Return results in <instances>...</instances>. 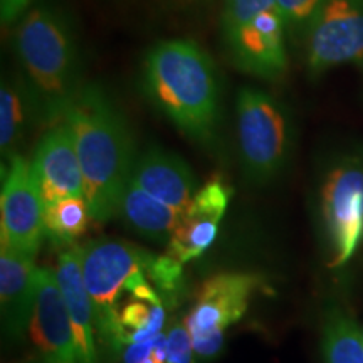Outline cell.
Listing matches in <instances>:
<instances>
[{
  "label": "cell",
  "mask_w": 363,
  "mask_h": 363,
  "mask_svg": "<svg viewBox=\"0 0 363 363\" xmlns=\"http://www.w3.org/2000/svg\"><path fill=\"white\" fill-rule=\"evenodd\" d=\"M239 155L249 179L264 184L284 167L291 145L288 113L271 94L242 88L235 101Z\"/></svg>",
  "instance_id": "5"
},
{
  "label": "cell",
  "mask_w": 363,
  "mask_h": 363,
  "mask_svg": "<svg viewBox=\"0 0 363 363\" xmlns=\"http://www.w3.org/2000/svg\"><path fill=\"white\" fill-rule=\"evenodd\" d=\"M118 217L142 238L158 244H169L180 212L130 182L121 199Z\"/></svg>",
  "instance_id": "17"
},
{
  "label": "cell",
  "mask_w": 363,
  "mask_h": 363,
  "mask_svg": "<svg viewBox=\"0 0 363 363\" xmlns=\"http://www.w3.org/2000/svg\"><path fill=\"white\" fill-rule=\"evenodd\" d=\"M326 363H363V333L342 308H330L323 323Z\"/></svg>",
  "instance_id": "19"
},
{
  "label": "cell",
  "mask_w": 363,
  "mask_h": 363,
  "mask_svg": "<svg viewBox=\"0 0 363 363\" xmlns=\"http://www.w3.org/2000/svg\"><path fill=\"white\" fill-rule=\"evenodd\" d=\"M35 257L0 244V306L2 331L9 340H22L29 330L38 286Z\"/></svg>",
  "instance_id": "15"
},
{
  "label": "cell",
  "mask_w": 363,
  "mask_h": 363,
  "mask_svg": "<svg viewBox=\"0 0 363 363\" xmlns=\"http://www.w3.org/2000/svg\"><path fill=\"white\" fill-rule=\"evenodd\" d=\"M89 220L84 195L61 199L44 207V235L56 244H72L88 230Z\"/></svg>",
  "instance_id": "21"
},
{
  "label": "cell",
  "mask_w": 363,
  "mask_h": 363,
  "mask_svg": "<svg viewBox=\"0 0 363 363\" xmlns=\"http://www.w3.org/2000/svg\"><path fill=\"white\" fill-rule=\"evenodd\" d=\"M35 0H0V21L4 26H12L19 22L30 9Z\"/></svg>",
  "instance_id": "26"
},
{
  "label": "cell",
  "mask_w": 363,
  "mask_h": 363,
  "mask_svg": "<svg viewBox=\"0 0 363 363\" xmlns=\"http://www.w3.org/2000/svg\"><path fill=\"white\" fill-rule=\"evenodd\" d=\"M184 264L175 261L174 257L165 256L157 257L152 267L148 269L150 283L155 286L158 294H174L180 289L182 278H184Z\"/></svg>",
  "instance_id": "24"
},
{
  "label": "cell",
  "mask_w": 363,
  "mask_h": 363,
  "mask_svg": "<svg viewBox=\"0 0 363 363\" xmlns=\"http://www.w3.org/2000/svg\"><path fill=\"white\" fill-rule=\"evenodd\" d=\"M261 286L262 278L252 272H220L202 284L194 308L185 316L194 355L199 360L207 362L219 355L227 328L246 315Z\"/></svg>",
  "instance_id": "6"
},
{
  "label": "cell",
  "mask_w": 363,
  "mask_h": 363,
  "mask_svg": "<svg viewBox=\"0 0 363 363\" xmlns=\"http://www.w3.org/2000/svg\"><path fill=\"white\" fill-rule=\"evenodd\" d=\"M62 120L69 125L83 172L91 219L104 224L120 214L136 152L125 116L99 86H83Z\"/></svg>",
  "instance_id": "1"
},
{
  "label": "cell",
  "mask_w": 363,
  "mask_h": 363,
  "mask_svg": "<svg viewBox=\"0 0 363 363\" xmlns=\"http://www.w3.org/2000/svg\"><path fill=\"white\" fill-rule=\"evenodd\" d=\"M278 0H224L222 9V39L251 22L262 12L276 11Z\"/></svg>",
  "instance_id": "22"
},
{
  "label": "cell",
  "mask_w": 363,
  "mask_h": 363,
  "mask_svg": "<svg viewBox=\"0 0 363 363\" xmlns=\"http://www.w3.org/2000/svg\"><path fill=\"white\" fill-rule=\"evenodd\" d=\"M165 345H167V337L165 335H162V337L155 342V347H153L150 357L143 363H167Z\"/></svg>",
  "instance_id": "28"
},
{
  "label": "cell",
  "mask_w": 363,
  "mask_h": 363,
  "mask_svg": "<svg viewBox=\"0 0 363 363\" xmlns=\"http://www.w3.org/2000/svg\"><path fill=\"white\" fill-rule=\"evenodd\" d=\"M16 52L40 115L59 123L83 88L74 27L61 9L35 4L16 29Z\"/></svg>",
  "instance_id": "3"
},
{
  "label": "cell",
  "mask_w": 363,
  "mask_h": 363,
  "mask_svg": "<svg viewBox=\"0 0 363 363\" xmlns=\"http://www.w3.org/2000/svg\"><path fill=\"white\" fill-rule=\"evenodd\" d=\"M155 342L125 345L121 358H123L125 363H143L150 357V353H152L153 347H155Z\"/></svg>",
  "instance_id": "27"
},
{
  "label": "cell",
  "mask_w": 363,
  "mask_h": 363,
  "mask_svg": "<svg viewBox=\"0 0 363 363\" xmlns=\"http://www.w3.org/2000/svg\"><path fill=\"white\" fill-rule=\"evenodd\" d=\"M142 84L152 101L194 142L212 143L220 120V84L214 61L194 40H162L147 52Z\"/></svg>",
  "instance_id": "2"
},
{
  "label": "cell",
  "mask_w": 363,
  "mask_h": 363,
  "mask_svg": "<svg viewBox=\"0 0 363 363\" xmlns=\"http://www.w3.org/2000/svg\"><path fill=\"white\" fill-rule=\"evenodd\" d=\"M44 235V203L24 157L9 158L0 197V244L35 257Z\"/></svg>",
  "instance_id": "8"
},
{
  "label": "cell",
  "mask_w": 363,
  "mask_h": 363,
  "mask_svg": "<svg viewBox=\"0 0 363 363\" xmlns=\"http://www.w3.org/2000/svg\"><path fill=\"white\" fill-rule=\"evenodd\" d=\"M165 345V357L167 363H192V340H190L187 326L174 325L170 328Z\"/></svg>",
  "instance_id": "25"
},
{
  "label": "cell",
  "mask_w": 363,
  "mask_h": 363,
  "mask_svg": "<svg viewBox=\"0 0 363 363\" xmlns=\"http://www.w3.org/2000/svg\"><path fill=\"white\" fill-rule=\"evenodd\" d=\"M323 219L330 240L328 267L347 264L363 240V169L340 165L326 177L321 192Z\"/></svg>",
  "instance_id": "9"
},
{
  "label": "cell",
  "mask_w": 363,
  "mask_h": 363,
  "mask_svg": "<svg viewBox=\"0 0 363 363\" xmlns=\"http://www.w3.org/2000/svg\"><path fill=\"white\" fill-rule=\"evenodd\" d=\"M321 4L323 0H278L286 29L306 35Z\"/></svg>",
  "instance_id": "23"
},
{
  "label": "cell",
  "mask_w": 363,
  "mask_h": 363,
  "mask_svg": "<svg viewBox=\"0 0 363 363\" xmlns=\"http://www.w3.org/2000/svg\"><path fill=\"white\" fill-rule=\"evenodd\" d=\"M157 256L121 239H94L81 246V271L93 306L99 348L110 362L123 353L118 299L135 274L148 271Z\"/></svg>",
  "instance_id": "4"
},
{
  "label": "cell",
  "mask_w": 363,
  "mask_h": 363,
  "mask_svg": "<svg viewBox=\"0 0 363 363\" xmlns=\"http://www.w3.org/2000/svg\"><path fill=\"white\" fill-rule=\"evenodd\" d=\"M130 182L180 214L199 190L189 163L155 145L136 155Z\"/></svg>",
  "instance_id": "14"
},
{
  "label": "cell",
  "mask_w": 363,
  "mask_h": 363,
  "mask_svg": "<svg viewBox=\"0 0 363 363\" xmlns=\"http://www.w3.org/2000/svg\"><path fill=\"white\" fill-rule=\"evenodd\" d=\"M286 22L279 9L254 17L251 22L224 39L230 59L240 71L274 79L288 67Z\"/></svg>",
  "instance_id": "13"
},
{
  "label": "cell",
  "mask_w": 363,
  "mask_h": 363,
  "mask_svg": "<svg viewBox=\"0 0 363 363\" xmlns=\"http://www.w3.org/2000/svg\"><path fill=\"white\" fill-rule=\"evenodd\" d=\"M34 113H40V108L26 78H4L0 88V147L4 155H13L12 150L24 136Z\"/></svg>",
  "instance_id": "18"
},
{
  "label": "cell",
  "mask_w": 363,
  "mask_h": 363,
  "mask_svg": "<svg viewBox=\"0 0 363 363\" xmlns=\"http://www.w3.org/2000/svg\"><path fill=\"white\" fill-rule=\"evenodd\" d=\"M29 333L38 363H79L71 318L59 289L56 269L38 267Z\"/></svg>",
  "instance_id": "10"
},
{
  "label": "cell",
  "mask_w": 363,
  "mask_h": 363,
  "mask_svg": "<svg viewBox=\"0 0 363 363\" xmlns=\"http://www.w3.org/2000/svg\"><path fill=\"white\" fill-rule=\"evenodd\" d=\"M123 345L150 343L162 337L165 325V306L162 301L136 298L130 294V301L118 310Z\"/></svg>",
  "instance_id": "20"
},
{
  "label": "cell",
  "mask_w": 363,
  "mask_h": 363,
  "mask_svg": "<svg viewBox=\"0 0 363 363\" xmlns=\"http://www.w3.org/2000/svg\"><path fill=\"white\" fill-rule=\"evenodd\" d=\"M230 197L233 189L220 177H214L202 185L182 211L167 244V254L180 264L202 256L214 244Z\"/></svg>",
  "instance_id": "11"
},
{
  "label": "cell",
  "mask_w": 363,
  "mask_h": 363,
  "mask_svg": "<svg viewBox=\"0 0 363 363\" xmlns=\"http://www.w3.org/2000/svg\"><path fill=\"white\" fill-rule=\"evenodd\" d=\"M305 39L313 74L363 65V0H323Z\"/></svg>",
  "instance_id": "7"
},
{
  "label": "cell",
  "mask_w": 363,
  "mask_h": 363,
  "mask_svg": "<svg viewBox=\"0 0 363 363\" xmlns=\"http://www.w3.org/2000/svg\"><path fill=\"white\" fill-rule=\"evenodd\" d=\"M57 284L71 318L79 363H101L93 306L81 271V246H71L57 256Z\"/></svg>",
  "instance_id": "16"
},
{
  "label": "cell",
  "mask_w": 363,
  "mask_h": 363,
  "mask_svg": "<svg viewBox=\"0 0 363 363\" xmlns=\"http://www.w3.org/2000/svg\"><path fill=\"white\" fill-rule=\"evenodd\" d=\"M30 172L44 207L66 197L84 195L83 172L69 125L54 123L35 147Z\"/></svg>",
  "instance_id": "12"
},
{
  "label": "cell",
  "mask_w": 363,
  "mask_h": 363,
  "mask_svg": "<svg viewBox=\"0 0 363 363\" xmlns=\"http://www.w3.org/2000/svg\"><path fill=\"white\" fill-rule=\"evenodd\" d=\"M362 333H363V331H362Z\"/></svg>",
  "instance_id": "29"
}]
</instances>
